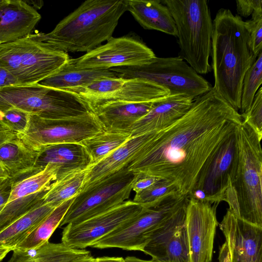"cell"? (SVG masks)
Instances as JSON below:
<instances>
[{"instance_id": "6da1fadb", "label": "cell", "mask_w": 262, "mask_h": 262, "mask_svg": "<svg viewBox=\"0 0 262 262\" xmlns=\"http://www.w3.org/2000/svg\"><path fill=\"white\" fill-rule=\"evenodd\" d=\"M242 121L239 112L212 88L193 100L173 123L150 132L127 169L172 182L181 194L188 196L207 160Z\"/></svg>"}, {"instance_id": "7a4b0ae2", "label": "cell", "mask_w": 262, "mask_h": 262, "mask_svg": "<svg viewBox=\"0 0 262 262\" xmlns=\"http://www.w3.org/2000/svg\"><path fill=\"white\" fill-rule=\"evenodd\" d=\"M211 69L213 89L235 110L241 109L243 81L256 58L248 46L245 21L228 9L217 11L213 20Z\"/></svg>"}, {"instance_id": "3957f363", "label": "cell", "mask_w": 262, "mask_h": 262, "mask_svg": "<svg viewBox=\"0 0 262 262\" xmlns=\"http://www.w3.org/2000/svg\"><path fill=\"white\" fill-rule=\"evenodd\" d=\"M126 11L125 0H86L51 32L30 35L67 53H86L113 37Z\"/></svg>"}, {"instance_id": "277c9868", "label": "cell", "mask_w": 262, "mask_h": 262, "mask_svg": "<svg viewBox=\"0 0 262 262\" xmlns=\"http://www.w3.org/2000/svg\"><path fill=\"white\" fill-rule=\"evenodd\" d=\"M174 21L179 56L199 74L211 71L213 20L206 0H163Z\"/></svg>"}, {"instance_id": "5b68a950", "label": "cell", "mask_w": 262, "mask_h": 262, "mask_svg": "<svg viewBox=\"0 0 262 262\" xmlns=\"http://www.w3.org/2000/svg\"><path fill=\"white\" fill-rule=\"evenodd\" d=\"M236 138L237 167L230 182L237 197L239 218L262 227L261 137L242 121Z\"/></svg>"}, {"instance_id": "8992f818", "label": "cell", "mask_w": 262, "mask_h": 262, "mask_svg": "<svg viewBox=\"0 0 262 262\" xmlns=\"http://www.w3.org/2000/svg\"><path fill=\"white\" fill-rule=\"evenodd\" d=\"M68 53L27 36L0 43V66L9 72L18 85L39 82L68 62Z\"/></svg>"}, {"instance_id": "52a82bcc", "label": "cell", "mask_w": 262, "mask_h": 262, "mask_svg": "<svg viewBox=\"0 0 262 262\" xmlns=\"http://www.w3.org/2000/svg\"><path fill=\"white\" fill-rule=\"evenodd\" d=\"M10 108L48 119L75 117L89 112L74 94L38 83L0 88V112Z\"/></svg>"}, {"instance_id": "ba28073f", "label": "cell", "mask_w": 262, "mask_h": 262, "mask_svg": "<svg viewBox=\"0 0 262 262\" xmlns=\"http://www.w3.org/2000/svg\"><path fill=\"white\" fill-rule=\"evenodd\" d=\"M111 70L118 77L145 80L167 88L171 94H183L193 100L212 88L207 80L179 56H156L142 65Z\"/></svg>"}, {"instance_id": "9c48e42d", "label": "cell", "mask_w": 262, "mask_h": 262, "mask_svg": "<svg viewBox=\"0 0 262 262\" xmlns=\"http://www.w3.org/2000/svg\"><path fill=\"white\" fill-rule=\"evenodd\" d=\"M125 167L83 188L75 197L59 227L76 225L108 211L128 199L136 173Z\"/></svg>"}, {"instance_id": "30bf717a", "label": "cell", "mask_w": 262, "mask_h": 262, "mask_svg": "<svg viewBox=\"0 0 262 262\" xmlns=\"http://www.w3.org/2000/svg\"><path fill=\"white\" fill-rule=\"evenodd\" d=\"M188 201V196L178 192L154 206L143 207L138 215L99 240L92 247L143 251L152 233L187 206Z\"/></svg>"}, {"instance_id": "8fae6325", "label": "cell", "mask_w": 262, "mask_h": 262, "mask_svg": "<svg viewBox=\"0 0 262 262\" xmlns=\"http://www.w3.org/2000/svg\"><path fill=\"white\" fill-rule=\"evenodd\" d=\"M105 129L95 113L87 112L75 117L48 119L30 114L25 132L16 136L36 151L51 145L79 143Z\"/></svg>"}, {"instance_id": "7c38bea8", "label": "cell", "mask_w": 262, "mask_h": 262, "mask_svg": "<svg viewBox=\"0 0 262 262\" xmlns=\"http://www.w3.org/2000/svg\"><path fill=\"white\" fill-rule=\"evenodd\" d=\"M77 96L89 111L115 102H143L164 98L169 90L156 83L140 79L107 77L85 86L68 91Z\"/></svg>"}, {"instance_id": "4fadbf2b", "label": "cell", "mask_w": 262, "mask_h": 262, "mask_svg": "<svg viewBox=\"0 0 262 262\" xmlns=\"http://www.w3.org/2000/svg\"><path fill=\"white\" fill-rule=\"evenodd\" d=\"M142 41L129 36L112 37L107 42L69 62L74 68L110 70L145 64L156 57Z\"/></svg>"}, {"instance_id": "5bb4252c", "label": "cell", "mask_w": 262, "mask_h": 262, "mask_svg": "<svg viewBox=\"0 0 262 262\" xmlns=\"http://www.w3.org/2000/svg\"><path fill=\"white\" fill-rule=\"evenodd\" d=\"M143 207L127 200L115 208L76 225L68 224L62 231L61 243L77 249L92 247L99 240L138 215Z\"/></svg>"}, {"instance_id": "9a60e30c", "label": "cell", "mask_w": 262, "mask_h": 262, "mask_svg": "<svg viewBox=\"0 0 262 262\" xmlns=\"http://www.w3.org/2000/svg\"><path fill=\"white\" fill-rule=\"evenodd\" d=\"M58 169L48 163L40 171L12 180L9 198L0 212V230L42 202V197L56 180Z\"/></svg>"}, {"instance_id": "2e32d148", "label": "cell", "mask_w": 262, "mask_h": 262, "mask_svg": "<svg viewBox=\"0 0 262 262\" xmlns=\"http://www.w3.org/2000/svg\"><path fill=\"white\" fill-rule=\"evenodd\" d=\"M236 167L235 130L207 160L193 190H203L206 195V202L210 204H219L225 201L226 191L235 174Z\"/></svg>"}, {"instance_id": "e0dca14e", "label": "cell", "mask_w": 262, "mask_h": 262, "mask_svg": "<svg viewBox=\"0 0 262 262\" xmlns=\"http://www.w3.org/2000/svg\"><path fill=\"white\" fill-rule=\"evenodd\" d=\"M218 205L189 198L185 218L189 262L212 261L219 224L216 217Z\"/></svg>"}, {"instance_id": "ac0fdd59", "label": "cell", "mask_w": 262, "mask_h": 262, "mask_svg": "<svg viewBox=\"0 0 262 262\" xmlns=\"http://www.w3.org/2000/svg\"><path fill=\"white\" fill-rule=\"evenodd\" d=\"M219 226L230 262H262V227L245 222L228 208Z\"/></svg>"}, {"instance_id": "d6986e66", "label": "cell", "mask_w": 262, "mask_h": 262, "mask_svg": "<svg viewBox=\"0 0 262 262\" xmlns=\"http://www.w3.org/2000/svg\"><path fill=\"white\" fill-rule=\"evenodd\" d=\"M193 100L183 94H170L157 101L145 115L129 130L131 137L157 131L173 123L190 108Z\"/></svg>"}, {"instance_id": "ffe728a7", "label": "cell", "mask_w": 262, "mask_h": 262, "mask_svg": "<svg viewBox=\"0 0 262 262\" xmlns=\"http://www.w3.org/2000/svg\"><path fill=\"white\" fill-rule=\"evenodd\" d=\"M41 18L23 0H4L0 7V43L14 41L31 34Z\"/></svg>"}, {"instance_id": "44dd1931", "label": "cell", "mask_w": 262, "mask_h": 262, "mask_svg": "<svg viewBox=\"0 0 262 262\" xmlns=\"http://www.w3.org/2000/svg\"><path fill=\"white\" fill-rule=\"evenodd\" d=\"M48 163L58 167L56 180L91 165L89 155L80 143L57 144L42 148L38 151L37 170H41Z\"/></svg>"}, {"instance_id": "7402d4cb", "label": "cell", "mask_w": 262, "mask_h": 262, "mask_svg": "<svg viewBox=\"0 0 262 262\" xmlns=\"http://www.w3.org/2000/svg\"><path fill=\"white\" fill-rule=\"evenodd\" d=\"M158 100L112 102L97 108L93 113L105 130L129 133L133 124L149 112Z\"/></svg>"}, {"instance_id": "603a6c76", "label": "cell", "mask_w": 262, "mask_h": 262, "mask_svg": "<svg viewBox=\"0 0 262 262\" xmlns=\"http://www.w3.org/2000/svg\"><path fill=\"white\" fill-rule=\"evenodd\" d=\"M149 134L148 132L132 137L104 159L91 165L82 189L127 166L140 154L148 139Z\"/></svg>"}, {"instance_id": "cb8c5ba5", "label": "cell", "mask_w": 262, "mask_h": 262, "mask_svg": "<svg viewBox=\"0 0 262 262\" xmlns=\"http://www.w3.org/2000/svg\"><path fill=\"white\" fill-rule=\"evenodd\" d=\"M128 11L145 29L162 32L174 37L177 31L167 7L159 0H125Z\"/></svg>"}, {"instance_id": "d4e9b609", "label": "cell", "mask_w": 262, "mask_h": 262, "mask_svg": "<svg viewBox=\"0 0 262 262\" xmlns=\"http://www.w3.org/2000/svg\"><path fill=\"white\" fill-rule=\"evenodd\" d=\"M38 156V151L28 147L16 135L0 144V164L12 180L39 171L36 168Z\"/></svg>"}, {"instance_id": "484cf974", "label": "cell", "mask_w": 262, "mask_h": 262, "mask_svg": "<svg viewBox=\"0 0 262 262\" xmlns=\"http://www.w3.org/2000/svg\"><path fill=\"white\" fill-rule=\"evenodd\" d=\"M8 262H80L92 256L85 249L70 248L62 243L48 242L38 247L23 250L13 249Z\"/></svg>"}, {"instance_id": "4316f807", "label": "cell", "mask_w": 262, "mask_h": 262, "mask_svg": "<svg viewBox=\"0 0 262 262\" xmlns=\"http://www.w3.org/2000/svg\"><path fill=\"white\" fill-rule=\"evenodd\" d=\"M117 77L110 70L79 69L69 62L50 76L37 83L40 85L68 91L85 86L95 80L107 77Z\"/></svg>"}, {"instance_id": "83f0119b", "label": "cell", "mask_w": 262, "mask_h": 262, "mask_svg": "<svg viewBox=\"0 0 262 262\" xmlns=\"http://www.w3.org/2000/svg\"><path fill=\"white\" fill-rule=\"evenodd\" d=\"M55 207L41 203L9 225L0 230V247L13 249Z\"/></svg>"}, {"instance_id": "f1b7e54d", "label": "cell", "mask_w": 262, "mask_h": 262, "mask_svg": "<svg viewBox=\"0 0 262 262\" xmlns=\"http://www.w3.org/2000/svg\"><path fill=\"white\" fill-rule=\"evenodd\" d=\"M90 166L86 169L75 170L52 183L42 197V202L56 207L76 196L84 185Z\"/></svg>"}, {"instance_id": "f546056e", "label": "cell", "mask_w": 262, "mask_h": 262, "mask_svg": "<svg viewBox=\"0 0 262 262\" xmlns=\"http://www.w3.org/2000/svg\"><path fill=\"white\" fill-rule=\"evenodd\" d=\"M131 137L129 133L105 130L79 143L85 149L90 158L91 165H93L104 159Z\"/></svg>"}, {"instance_id": "4dcf8cb0", "label": "cell", "mask_w": 262, "mask_h": 262, "mask_svg": "<svg viewBox=\"0 0 262 262\" xmlns=\"http://www.w3.org/2000/svg\"><path fill=\"white\" fill-rule=\"evenodd\" d=\"M74 198L68 200L55 207L14 249L28 250L49 242L52 234L59 226Z\"/></svg>"}, {"instance_id": "1f68e13d", "label": "cell", "mask_w": 262, "mask_h": 262, "mask_svg": "<svg viewBox=\"0 0 262 262\" xmlns=\"http://www.w3.org/2000/svg\"><path fill=\"white\" fill-rule=\"evenodd\" d=\"M186 208L187 206L182 208L156 229L151 234L142 252L152 258L157 259L166 243L178 229L185 224Z\"/></svg>"}, {"instance_id": "d6a6232c", "label": "cell", "mask_w": 262, "mask_h": 262, "mask_svg": "<svg viewBox=\"0 0 262 262\" xmlns=\"http://www.w3.org/2000/svg\"><path fill=\"white\" fill-rule=\"evenodd\" d=\"M262 83V52L246 72L243 81L240 114L248 112Z\"/></svg>"}, {"instance_id": "836d02e7", "label": "cell", "mask_w": 262, "mask_h": 262, "mask_svg": "<svg viewBox=\"0 0 262 262\" xmlns=\"http://www.w3.org/2000/svg\"><path fill=\"white\" fill-rule=\"evenodd\" d=\"M157 259L165 262H189L185 224L166 243Z\"/></svg>"}, {"instance_id": "e575fe53", "label": "cell", "mask_w": 262, "mask_h": 262, "mask_svg": "<svg viewBox=\"0 0 262 262\" xmlns=\"http://www.w3.org/2000/svg\"><path fill=\"white\" fill-rule=\"evenodd\" d=\"M178 192L180 191L173 183L160 179L147 188L136 193L133 201L143 208H148Z\"/></svg>"}, {"instance_id": "d590c367", "label": "cell", "mask_w": 262, "mask_h": 262, "mask_svg": "<svg viewBox=\"0 0 262 262\" xmlns=\"http://www.w3.org/2000/svg\"><path fill=\"white\" fill-rule=\"evenodd\" d=\"M245 24L249 34V48L257 57L262 49V10L254 12L251 19L245 21Z\"/></svg>"}, {"instance_id": "8d00e7d4", "label": "cell", "mask_w": 262, "mask_h": 262, "mask_svg": "<svg viewBox=\"0 0 262 262\" xmlns=\"http://www.w3.org/2000/svg\"><path fill=\"white\" fill-rule=\"evenodd\" d=\"M30 114L17 108L0 112V122L16 135L24 134L27 129Z\"/></svg>"}, {"instance_id": "74e56055", "label": "cell", "mask_w": 262, "mask_h": 262, "mask_svg": "<svg viewBox=\"0 0 262 262\" xmlns=\"http://www.w3.org/2000/svg\"><path fill=\"white\" fill-rule=\"evenodd\" d=\"M243 121L249 124L262 137V88L257 91L248 112L241 114Z\"/></svg>"}, {"instance_id": "f35d334b", "label": "cell", "mask_w": 262, "mask_h": 262, "mask_svg": "<svg viewBox=\"0 0 262 262\" xmlns=\"http://www.w3.org/2000/svg\"><path fill=\"white\" fill-rule=\"evenodd\" d=\"M236 11L239 16L247 17L257 10H262L261 0H237Z\"/></svg>"}, {"instance_id": "ab89813d", "label": "cell", "mask_w": 262, "mask_h": 262, "mask_svg": "<svg viewBox=\"0 0 262 262\" xmlns=\"http://www.w3.org/2000/svg\"><path fill=\"white\" fill-rule=\"evenodd\" d=\"M160 180L159 178L141 173H136L135 179L132 185V190L138 193Z\"/></svg>"}, {"instance_id": "60d3db41", "label": "cell", "mask_w": 262, "mask_h": 262, "mask_svg": "<svg viewBox=\"0 0 262 262\" xmlns=\"http://www.w3.org/2000/svg\"><path fill=\"white\" fill-rule=\"evenodd\" d=\"M225 202L229 205V209L239 217V208L237 197L234 187L230 182L225 194Z\"/></svg>"}, {"instance_id": "b9f144b4", "label": "cell", "mask_w": 262, "mask_h": 262, "mask_svg": "<svg viewBox=\"0 0 262 262\" xmlns=\"http://www.w3.org/2000/svg\"><path fill=\"white\" fill-rule=\"evenodd\" d=\"M12 180L8 179L0 187V212L8 202L11 188Z\"/></svg>"}, {"instance_id": "7bdbcfd3", "label": "cell", "mask_w": 262, "mask_h": 262, "mask_svg": "<svg viewBox=\"0 0 262 262\" xmlns=\"http://www.w3.org/2000/svg\"><path fill=\"white\" fill-rule=\"evenodd\" d=\"M18 85L14 77L7 70L0 66V88Z\"/></svg>"}, {"instance_id": "ee69618b", "label": "cell", "mask_w": 262, "mask_h": 262, "mask_svg": "<svg viewBox=\"0 0 262 262\" xmlns=\"http://www.w3.org/2000/svg\"><path fill=\"white\" fill-rule=\"evenodd\" d=\"M16 134L11 130L0 124V144L14 137Z\"/></svg>"}, {"instance_id": "f6af8a7d", "label": "cell", "mask_w": 262, "mask_h": 262, "mask_svg": "<svg viewBox=\"0 0 262 262\" xmlns=\"http://www.w3.org/2000/svg\"><path fill=\"white\" fill-rule=\"evenodd\" d=\"M219 262H230L228 247L225 242L220 248Z\"/></svg>"}, {"instance_id": "bcb514c9", "label": "cell", "mask_w": 262, "mask_h": 262, "mask_svg": "<svg viewBox=\"0 0 262 262\" xmlns=\"http://www.w3.org/2000/svg\"><path fill=\"white\" fill-rule=\"evenodd\" d=\"M94 262H125L124 258L121 257L104 256L95 258Z\"/></svg>"}, {"instance_id": "7dc6e473", "label": "cell", "mask_w": 262, "mask_h": 262, "mask_svg": "<svg viewBox=\"0 0 262 262\" xmlns=\"http://www.w3.org/2000/svg\"><path fill=\"white\" fill-rule=\"evenodd\" d=\"M125 262H165L157 259L152 258L149 260H145L138 258L135 256H127L124 258Z\"/></svg>"}, {"instance_id": "c3c4849f", "label": "cell", "mask_w": 262, "mask_h": 262, "mask_svg": "<svg viewBox=\"0 0 262 262\" xmlns=\"http://www.w3.org/2000/svg\"><path fill=\"white\" fill-rule=\"evenodd\" d=\"M24 1L36 10L40 9L43 5V2L42 1L27 0Z\"/></svg>"}, {"instance_id": "681fc988", "label": "cell", "mask_w": 262, "mask_h": 262, "mask_svg": "<svg viewBox=\"0 0 262 262\" xmlns=\"http://www.w3.org/2000/svg\"><path fill=\"white\" fill-rule=\"evenodd\" d=\"M12 249L8 247H0V261H1L7 254Z\"/></svg>"}, {"instance_id": "f907efd6", "label": "cell", "mask_w": 262, "mask_h": 262, "mask_svg": "<svg viewBox=\"0 0 262 262\" xmlns=\"http://www.w3.org/2000/svg\"><path fill=\"white\" fill-rule=\"evenodd\" d=\"M0 178H10L7 170L0 164Z\"/></svg>"}, {"instance_id": "816d5d0a", "label": "cell", "mask_w": 262, "mask_h": 262, "mask_svg": "<svg viewBox=\"0 0 262 262\" xmlns=\"http://www.w3.org/2000/svg\"><path fill=\"white\" fill-rule=\"evenodd\" d=\"M95 258L93 257V256L85 259L84 260H82L80 262H94L95 261Z\"/></svg>"}, {"instance_id": "f5cc1de1", "label": "cell", "mask_w": 262, "mask_h": 262, "mask_svg": "<svg viewBox=\"0 0 262 262\" xmlns=\"http://www.w3.org/2000/svg\"><path fill=\"white\" fill-rule=\"evenodd\" d=\"M9 178H0V187Z\"/></svg>"}, {"instance_id": "db71d44e", "label": "cell", "mask_w": 262, "mask_h": 262, "mask_svg": "<svg viewBox=\"0 0 262 262\" xmlns=\"http://www.w3.org/2000/svg\"><path fill=\"white\" fill-rule=\"evenodd\" d=\"M4 0H0V7L2 5L3 3H4Z\"/></svg>"}, {"instance_id": "11a10c76", "label": "cell", "mask_w": 262, "mask_h": 262, "mask_svg": "<svg viewBox=\"0 0 262 262\" xmlns=\"http://www.w3.org/2000/svg\"><path fill=\"white\" fill-rule=\"evenodd\" d=\"M0 124H2V123L0 122Z\"/></svg>"}]
</instances>
